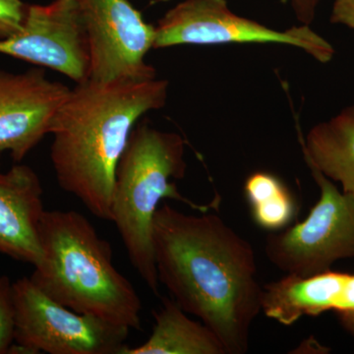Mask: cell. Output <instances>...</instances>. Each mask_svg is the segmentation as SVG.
I'll return each instance as SVG.
<instances>
[{"label": "cell", "mask_w": 354, "mask_h": 354, "mask_svg": "<svg viewBox=\"0 0 354 354\" xmlns=\"http://www.w3.org/2000/svg\"><path fill=\"white\" fill-rule=\"evenodd\" d=\"M153 248L158 281L172 299L213 330L227 354L246 353L262 311L252 245L218 216L187 215L164 203L153 218Z\"/></svg>", "instance_id": "cell-1"}, {"label": "cell", "mask_w": 354, "mask_h": 354, "mask_svg": "<svg viewBox=\"0 0 354 354\" xmlns=\"http://www.w3.org/2000/svg\"><path fill=\"white\" fill-rule=\"evenodd\" d=\"M162 79L76 84L51 121L50 160L60 188L111 221L118 162L140 118L164 108Z\"/></svg>", "instance_id": "cell-2"}, {"label": "cell", "mask_w": 354, "mask_h": 354, "mask_svg": "<svg viewBox=\"0 0 354 354\" xmlns=\"http://www.w3.org/2000/svg\"><path fill=\"white\" fill-rule=\"evenodd\" d=\"M41 259L30 277L44 295L78 313L141 330L142 301L113 262V249L76 211H44Z\"/></svg>", "instance_id": "cell-3"}, {"label": "cell", "mask_w": 354, "mask_h": 354, "mask_svg": "<svg viewBox=\"0 0 354 354\" xmlns=\"http://www.w3.org/2000/svg\"><path fill=\"white\" fill-rule=\"evenodd\" d=\"M185 142L174 132L137 123L115 172L111 218L131 265L147 286L160 295L153 248V223L160 203L167 198L183 202L200 213L209 206L183 196L174 180L185 176Z\"/></svg>", "instance_id": "cell-4"}, {"label": "cell", "mask_w": 354, "mask_h": 354, "mask_svg": "<svg viewBox=\"0 0 354 354\" xmlns=\"http://www.w3.org/2000/svg\"><path fill=\"white\" fill-rule=\"evenodd\" d=\"M12 293L10 353L121 354L128 346L130 329L58 304L27 277L12 283Z\"/></svg>", "instance_id": "cell-5"}, {"label": "cell", "mask_w": 354, "mask_h": 354, "mask_svg": "<svg viewBox=\"0 0 354 354\" xmlns=\"http://www.w3.org/2000/svg\"><path fill=\"white\" fill-rule=\"evenodd\" d=\"M320 188V199L301 223L271 232L268 259L286 274L308 277L329 271L337 261L354 257V197L306 162Z\"/></svg>", "instance_id": "cell-6"}, {"label": "cell", "mask_w": 354, "mask_h": 354, "mask_svg": "<svg viewBox=\"0 0 354 354\" xmlns=\"http://www.w3.org/2000/svg\"><path fill=\"white\" fill-rule=\"evenodd\" d=\"M279 44L304 50L319 62L332 60V44L308 25L277 31L230 10L227 0H184L158 20L153 48L183 44Z\"/></svg>", "instance_id": "cell-7"}, {"label": "cell", "mask_w": 354, "mask_h": 354, "mask_svg": "<svg viewBox=\"0 0 354 354\" xmlns=\"http://www.w3.org/2000/svg\"><path fill=\"white\" fill-rule=\"evenodd\" d=\"M90 38V80H147L157 78L146 64L153 48L155 26L148 24L129 0H75Z\"/></svg>", "instance_id": "cell-8"}, {"label": "cell", "mask_w": 354, "mask_h": 354, "mask_svg": "<svg viewBox=\"0 0 354 354\" xmlns=\"http://www.w3.org/2000/svg\"><path fill=\"white\" fill-rule=\"evenodd\" d=\"M0 53L55 70L76 84L91 78L90 38L75 0L28 6L22 30L0 41Z\"/></svg>", "instance_id": "cell-9"}, {"label": "cell", "mask_w": 354, "mask_h": 354, "mask_svg": "<svg viewBox=\"0 0 354 354\" xmlns=\"http://www.w3.org/2000/svg\"><path fill=\"white\" fill-rule=\"evenodd\" d=\"M41 68L0 69V152L21 162L50 134L51 121L70 93Z\"/></svg>", "instance_id": "cell-10"}, {"label": "cell", "mask_w": 354, "mask_h": 354, "mask_svg": "<svg viewBox=\"0 0 354 354\" xmlns=\"http://www.w3.org/2000/svg\"><path fill=\"white\" fill-rule=\"evenodd\" d=\"M43 194L41 179L31 167L16 162L3 171L0 165V254L32 266L41 259Z\"/></svg>", "instance_id": "cell-11"}, {"label": "cell", "mask_w": 354, "mask_h": 354, "mask_svg": "<svg viewBox=\"0 0 354 354\" xmlns=\"http://www.w3.org/2000/svg\"><path fill=\"white\" fill-rule=\"evenodd\" d=\"M261 306L268 318L283 326L330 310L354 311V274L330 270L308 277L286 274L263 288Z\"/></svg>", "instance_id": "cell-12"}, {"label": "cell", "mask_w": 354, "mask_h": 354, "mask_svg": "<svg viewBox=\"0 0 354 354\" xmlns=\"http://www.w3.org/2000/svg\"><path fill=\"white\" fill-rule=\"evenodd\" d=\"M299 141L305 162L354 197V106L315 125L305 139L299 133Z\"/></svg>", "instance_id": "cell-13"}, {"label": "cell", "mask_w": 354, "mask_h": 354, "mask_svg": "<svg viewBox=\"0 0 354 354\" xmlns=\"http://www.w3.org/2000/svg\"><path fill=\"white\" fill-rule=\"evenodd\" d=\"M153 319L151 337L141 346H127L121 354H227L215 333L190 319L171 298H162Z\"/></svg>", "instance_id": "cell-14"}, {"label": "cell", "mask_w": 354, "mask_h": 354, "mask_svg": "<svg viewBox=\"0 0 354 354\" xmlns=\"http://www.w3.org/2000/svg\"><path fill=\"white\" fill-rule=\"evenodd\" d=\"M244 194L253 221L266 230L279 232L297 216V202L292 193L271 172L256 171L247 177Z\"/></svg>", "instance_id": "cell-15"}, {"label": "cell", "mask_w": 354, "mask_h": 354, "mask_svg": "<svg viewBox=\"0 0 354 354\" xmlns=\"http://www.w3.org/2000/svg\"><path fill=\"white\" fill-rule=\"evenodd\" d=\"M14 344L12 283L0 276V354L10 353Z\"/></svg>", "instance_id": "cell-16"}, {"label": "cell", "mask_w": 354, "mask_h": 354, "mask_svg": "<svg viewBox=\"0 0 354 354\" xmlns=\"http://www.w3.org/2000/svg\"><path fill=\"white\" fill-rule=\"evenodd\" d=\"M28 6L23 0H0V41L15 36L22 30Z\"/></svg>", "instance_id": "cell-17"}, {"label": "cell", "mask_w": 354, "mask_h": 354, "mask_svg": "<svg viewBox=\"0 0 354 354\" xmlns=\"http://www.w3.org/2000/svg\"><path fill=\"white\" fill-rule=\"evenodd\" d=\"M330 22L354 30V0H335Z\"/></svg>", "instance_id": "cell-18"}, {"label": "cell", "mask_w": 354, "mask_h": 354, "mask_svg": "<svg viewBox=\"0 0 354 354\" xmlns=\"http://www.w3.org/2000/svg\"><path fill=\"white\" fill-rule=\"evenodd\" d=\"M321 0H290L297 20L302 25H310L315 18L316 9Z\"/></svg>", "instance_id": "cell-19"}, {"label": "cell", "mask_w": 354, "mask_h": 354, "mask_svg": "<svg viewBox=\"0 0 354 354\" xmlns=\"http://www.w3.org/2000/svg\"><path fill=\"white\" fill-rule=\"evenodd\" d=\"M337 316H339L342 327L354 337V311L339 312L337 313Z\"/></svg>", "instance_id": "cell-20"}]
</instances>
